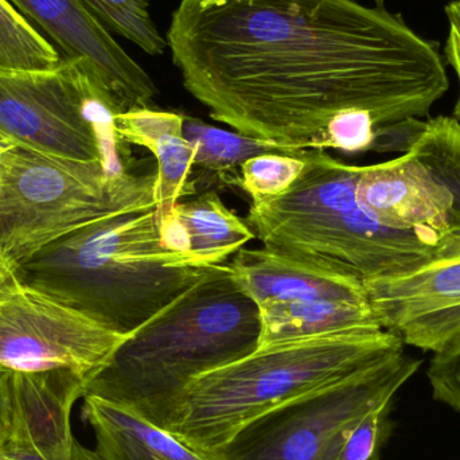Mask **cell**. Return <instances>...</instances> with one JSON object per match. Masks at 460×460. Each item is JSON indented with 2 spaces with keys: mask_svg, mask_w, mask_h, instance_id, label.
Wrapping results in <instances>:
<instances>
[{
  "mask_svg": "<svg viewBox=\"0 0 460 460\" xmlns=\"http://www.w3.org/2000/svg\"><path fill=\"white\" fill-rule=\"evenodd\" d=\"M166 40L213 120L292 150L349 112L427 118L450 86L435 40L358 0H182Z\"/></svg>",
  "mask_w": 460,
  "mask_h": 460,
  "instance_id": "6da1fadb",
  "label": "cell"
},
{
  "mask_svg": "<svg viewBox=\"0 0 460 460\" xmlns=\"http://www.w3.org/2000/svg\"><path fill=\"white\" fill-rule=\"evenodd\" d=\"M259 305L228 264L202 278L129 334L86 383L84 397L118 405L167 431L193 381L259 348Z\"/></svg>",
  "mask_w": 460,
  "mask_h": 460,
  "instance_id": "7a4b0ae2",
  "label": "cell"
},
{
  "mask_svg": "<svg viewBox=\"0 0 460 460\" xmlns=\"http://www.w3.org/2000/svg\"><path fill=\"white\" fill-rule=\"evenodd\" d=\"M13 268L19 287L120 335L137 332L207 270L185 267L167 248L156 207L93 221Z\"/></svg>",
  "mask_w": 460,
  "mask_h": 460,
  "instance_id": "3957f363",
  "label": "cell"
},
{
  "mask_svg": "<svg viewBox=\"0 0 460 460\" xmlns=\"http://www.w3.org/2000/svg\"><path fill=\"white\" fill-rule=\"evenodd\" d=\"M288 190L252 202L245 223L262 246L337 268L367 281L410 275L443 259L415 233L376 220L357 199L361 166L324 150H303Z\"/></svg>",
  "mask_w": 460,
  "mask_h": 460,
  "instance_id": "277c9868",
  "label": "cell"
},
{
  "mask_svg": "<svg viewBox=\"0 0 460 460\" xmlns=\"http://www.w3.org/2000/svg\"><path fill=\"white\" fill-rule=\"evenodd\" d=\"M388 330L334 332L262 346L190 384L167 432L199 454L257 416L404 353Z\"/></svg>",
  "mask_w": 460,
  "mask_h": 460,
  "instance_id": "5b68a950",
  "label": "cell"
},
{
  "mask_svg": "<svg viewBox=\"0 0 460 460\" xmlns=\"http://www.w3.org/2000/svg\"><path fill=\"white\" fill-rule=\"evenodd\" d=\"M156 172L111 174L21 145L0 154V254L11 265L108 216L156 207Z\"/></svg>",
  "mask_w": 460,
  "mask_h": 460,
  "instance_id": "8992f818",
  "label": "cell"
},
{
  "mask_svg": "<svg viewBox=\"0 0 460 460\" xmlns=\"http://www.w3.org/2000/svg\"><path fill=\"white\" fill-rule=\"evenodd\" d=\"M421 362L407 353L315 389L243 424L208 460H335L350 429L388 402Z\"/></svg>",
  "mask_w": 460,
  "mask_h": 460,
  "instance_id": "52a82bcc",
  "label": "cell"
},
{
  "mask_svg": "<svg viewBox=\"0 0 460 460\" xmlns=\"http://www.w3.org/2000/svg\"><path fill=\"white\" fill-rule=\"evenodd\" d=\"M357 199L384 226L408 230L442 251L460 253V123L453 116L429 119L408 153L361 166Z\"/></svg>",
  "mask_w": 460,
  "mask_h": 460,
  "instance_id": "ba28073f",
  "label": "cell"
},
{
  "mask_svg": "<svg viewBox=\"0 0 460 460\" xmlns=\"http://www.w3.org/2000/svg\"><path fill=\"white\" fill-rule=\"evenodd\" d=\"M119 116L75 61L48 72L0 69V134L13 145L75 161H102L120 142Z\"/></svg>",
  "mask_w": 460,
  "mask_h": 460,
  "instance_id": "9c48e42d",
  "label": "cell"
},
{
  "mask_svg": "<svg viewBox=\"0 0 460 460\" xmlns=\"http://www.w3.org/2000/svg\"><path fill=\"white\" fill-rule=\"evenodd\" d=\"M127 337L18 287L0 305V370L70 369L89 381Z\"/></svg>",
  "mask_w": 460,
  "mask_h": 460,
  "instance_id": "30bf717a",
  "label": "cell"
},
{
  "mask_svg": "<svg viewBox=\"0 0 460 460\" xmlns=\"http://www.w3.org/2000/svg\"><path fill=\"white\" fill-rule=\"evenodd\" d=\"M75 61L118 115L153 107L158 88L81 0H8Z\"/></svg>",
  "mask_w": 460,
  "mask_h": 460,
  "instance_id": "8fae6325",
  "label": "cell"
},
{
  "mask_svg": "<svg viewBox=\"0 0 460 460\" xmlns=\"http://www.w3.org/2000/svg\"><path fill=\"white\" fill-rule=\"evenodd\" d=\"M88 378L70 369L8 372L11 431L5 447L22 460H70L73 405Z\"/></svg>",
  "mask_w": 460,
  "mask_h": 460,
  "instance_id": "7c38bea8",
  "label": "cell"
},
{
  "mask_svg": "<svg viewBox=\"0 0 460 460\" xmlns=\"http://www.w3.org/2000/svg\"><path fill=\"white\" fill-rule=\"evenodd\" d=\"M228 267L235 283L256 305L267 300L370 302L361 279L314 260L281 253L267 246L240 249L230 260Z\"/></svg>",
  "mask_w": 460,
  "mask_h": 460,
  "instance_id": "4fadbf2b",
  "label": "cell"
},
{
  "mask_svg": "<svg viewBox=\"0 0 460 460\" xmlns=\"http://www.w3.org/2000/svg\"><path fill=\"white\" fill-rule=\"evenodd\" d=\"M185 116L153 108L128 111L115 118L119 137L128 145L148 148L156 158V209L170 215L182 197L196 191L191 169L196 146L185 137Z\"/></svg>",
  "mask_w": 460,
  "mask_h": 460,
  "instance_id": "5bb4252c",
  "label": "cell"
},
{
  "mask_svg": "<svg viewBox=\"0 0 460 460\" xmlns=\"http://www.w3.org/2000/svg\"><path fill=\"white\" fill-rule=\"evenodd\" d=\"M257 305L261 326L259 348L334 332L384 329L370 302L267 300Z\"/></svg>",
  "mask_w": 460,
  "mask_h": 460,
  "instance_id": "9a60e30c",
  "label": "cell"
},
{
  "mask_svg": "<svg viewBox=\"0 0 460 460\" xmlns=\"http://www.w3.org/2000/svg\"><path fill=\"white\" fill-rule=\"evenodd\" d=\"M83 416L105 459L208 460L164 429L104 400L84 397Z\"/></svg>",
  "mask_w": 460,
  "mask_h": 460,
  "instance_id": "2e32d148",
  "label": "cell"
},
{
  "mask_svg": "<svg viewBox=\"0 0 460 460\" xmlns=\"http://www.w3.org/2000/svg\"><path fill=\"white\" fill-rule=\"evenodd\" d=\"M172 215L185 237L186 267L208 268L223 264L256 234L224 204L215 191L190 201L178 202Z\"/></svg>",
  "mask_w": 460,
  "mask_h": 460,
  "instance_id": "e0dca14e",
  "label": "cell"
},
{
  "mask_svg": "<svg viewBox=\"0 0 460 460\" xmlns=\"http://www.w3.org/2000/svg\"><path fill=\"white\" fill-rule=\"evenodd\" d=\"M411 310L419 341L427 350L460 343V260L437 261L411 281Z\"/></svg>",
  "mask_w": 460,
  "mask_h": 460,
  "instance_id": "ac0fdd59",
  "label": "cell"
},
{
  "mask_svg": "<svg viewBox=\"0 0 460 460\" xmlns=\"http://www.w3.org/2000/svg\"><path fill=\"white\" fill-rule=\"evenodd\" d=\"M185 137L196 146L194 166L207 172H215L220 177H228L235 169H240L243 162L262 154H286L299 156L303 150H292L278 143L245 137L238 132L224 131L204 121L185 116L183 124Z\"/></svg>",
  "mask_w": 460,
  "mask_h": 460,
  "instance_id": "d6986e66",
  "label": "cell"
},
{
  "mask_svg": "<svg viewBox=\"0 0 460 460\" xmlns=\"http://www.w3.org/2000/svg\"><path fill=\"white\" fill-rule=\"evenodd\" d=\"M62 61L57 49L8 0H0V69L48 72Z\"/></svg>",
  "mask_w": 460,
  "mask_h": 460,
  "instance_id": "ffe728a7",
  "label": "cell"
},
{
  "mask_svg": "<svg viewBox=\"0 0 460 460\" xmlns=\"http://www.w3.org/2000/svg\"><path fill=\"white\" fill-rule=\"evenodd\" d=\"M86 10L108 30L139 46L150 56H161L169 43L150 15V0H81Z\"/></svg>",
  "mask_w": 460,
  "mask_h": 460,
  "instance_id": "44dd1931",
  "label": "cell"
},
{
  "mask_svg": "<svg viewBox=\"0 0 460 460\" xmlns=\"http://www.w3.org/2000/svg\"><path fill=\"white\" fill-rule=\"evenodd\" d=\"M303 153V151H302ZM305 169L302 154H262L243 162L235 186L243 189L252 202L273 199L291 188Z\"/></svg>",
  "mask_w": 460,
  "mask_h": 460,
  "instance_id": "7402d4cb",
  "label": "cell"
},
{
  "mask_svg": "<svg viewBox=\"0 0 460 460\" xmlns=\"http://www.w3.org/2000/svg\"><path fill=\"white\" fill-rule=\"evenodd\" d=\"M392 405L394 402H388L367 413L350 429L335 460H380L394 429Z\"/></svg>",
  "mask_w": 460,
  "mask_h": 460,
  "instance_id": "603a6c76",
  "label": "cell"
},
{
  "mask_svg": "<svg viewBox=\"0 0 460 460\" xmlns=\"http://www.w3.org/2000/svg\"><path fill=\"white\" fill-rule=\"evenodd\" d=\"M427 377L434 399L460 413V343L432 356Z\"/></svg>",
  "mask_w": 460,
  "mask_h": 460,
  "instance_id": "cb8c5ba5",
  "label": "cell"
},
{
  "mask_svg": "<svg viewBox=\"0 0 460 460\" xmlns=\"http://www.w3.org/2000/svg\"><path fill=\"white\" fill-rule=\"evenodd\" d=\"M427 121L429 119L408 118L377 126L373 153L400 155L408 153L426 131Z\"/></svg>",
  "mask_w": 460,
  "mask_h": 460,
  "instance_id": "d4e9b609",
  "label": "cell"
},
{
  "mask_svg": "<svg viewBox=\"0 0 460 460\" xmlns=\"http://www.w3.org/2000/svg\"><path fill=\"white\" fill-rule=\"evenodd\" d=\"M445 59L447 64L451 65L456 78H458V99L454 107L453 118L460 123V30L451 24L448 29L447 40H446Z\"/></svg>",
  "mask_w": 460,
  "mask_h": 460,
  "instance_id": "484cf974",
  "label": "cell"
},
{
  "mask_svg": "<svg viewBox=\"0 0 460 460\" xmlns=\"http://www.w3.org/2000/svg\"><path fill=\"white\" fill-rule=\"evenodd\" d=\"M11 431V408L8 399V372L0 370V447L7 443Z\"/></svg>",
  "mask_w": 460,
  "mask_h": 460,
  "instance_id": "4316f807",
  "label": "cell"
},
{
  "mask_svg": "<svg viewBox=\"0 0 460 460\" xmlns=\"http://www.w3.org/2000/svg\"><path fill=\"white\" fill-rule=\"evenodd\" d=\"M18 287L15 276H13V265L0 254V305L11 296V294Z\"/></svg>",
  "mask_w": 460,
  "mask_h": 460,
  "instance_id": "83f0119b",
  "label": "cell"
},
{
  "mask_svg": "<svg viewBox=\"0 0 460 460\" xmlns=\"http://www.w3.org/2000/svg\"><path fill=\"white\" fill-rule=\"evenodd\" d=\"M70 460H108L104 456H100L96 450H89V448L84 447L81 443L75 440L72 448V456Z\"/></svg>",
  "mask_w": 460,
  "mask_h": 460,
  "instance_id": "f1b7e54d",
  "label": "cell"
},
{
  "mask_svg": "<svg viewBox=\"0 0 460 460\" xmlns=\"http://www.w3.org/2000/svg\"><path fill=\"white\" fill-rule=\"evenodd\" d=\"M446 13H447L448 23L460 30V0L451 2L450 4L446 7Z\"/></svg>",
  "mask_w": 460,
  "mask_h": 460,
  "instance_id": "f546056e",
  "label": "cell"
},
{
  "mask_svg": "<svg viewBox=\"0 0 460 460\" xmlns=\"http://www.w3.org/2000/svg\"><path fill=\"white\" fill-rule=\"evenodd\" d=\"M0 460H22L19 459L18 456H13L10 450H8L5 446H2L0 447Z\"/></svg>",
  "mask_w": 460,
  "mask_h": 460,
  "instance_id": "4dcf8cb0",
  "label": "cell"
},
{
  "mask_svg": "<svg viewBox=\"0 0 460 460\" xmlns=\"http://www.w3.org/2000/svg\"><path fill=\"white\" fill-rule=\"evenodd\" d=\"M11 146H13V143L11 142V140H8L4 135L0 134V154H2L3 151L7 150V148H10Z\"/></svg>",
  "mask_w": 460,
  "mask_h": 460,
  "instance_id": "1f68e13d",
  "label": "cell"
},
{
  "mask_svg": "<svg viewBox=\"0 0 460 460\" xmlns=\"http://www.w3.org/2000/svg\"><path fill=\"white\" fill-rule=\"evenodd\" d=\"M373 2L376 3L377 7H384V4H385V0H373Z\"/></svg>",
  "mask_w": 460,
  "mask_h": 460,
  "instance_id": "d6a6232c",
  "label": "cell"
}]
</instances>
